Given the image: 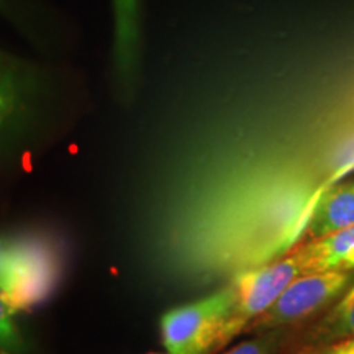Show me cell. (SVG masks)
Masks as SVG:
<instances>
[{
  "mask_svg": "<svg viewBox=\"0 0 354 354\" xmlns=\"http://www.w3.org/2000/svg\"><path fill=\"white\" fill-rule=\"evenodd\" d=\"M59 277V254L48 243L30 240L0 246V287L13 315L44 302Z\"/></svg>",
  "mask_w": 354,
  "mask_h": 354,
  "instance_id": "1",
  "label": "cell"
},
{
  "mask_svg": "<svg viewBox=\"0 0 354 354\" xmlns=\"http://www.w3.org/2000/svg\"><path fill=\"white\" fill-rule=\"evenodd\" d=\"M299 276H302V269L294 251L276 263H268L236 274L232 282L234 305L221 330L216 348L223 346L233 336L241 333L250 323L263 315Z\"/></svg>",
  "mask_w": 354,
  "mask_h": 354,
  "instance_id": "3",
  "label": "cell"
},
{
  "mask_svg": "<svg viewBox=\"0 0 354 354\" xmlns=\"http://www.w3.org/2000/svg\"><path fill=\"white\" fill-rule=\"evenodd\" d=\"M354 225V184L339 185L317 202L308 233L323 238Z\"/></svg>",
  "mask_w": 354,
  "mask_h": 354,
  "instance_id": "6",
  "label": "cell"
},
{
  "mask_svg": "<svg viewBox=\"0 0 354 354\" xmlns=\"http://www.w3.org/2000/svg\"><path fill=\"white\" fill-rule=\"evenodd\" d=\"M13 312L8 308L6 302V297H3V290L0 287V342L12 344L15 343L17 335H15V325L12 322Z\"/></svg>",
  "mask_w": 354,
  "mask_h": 354,
  "instance_id": "8",
  "label": "cell"
},
{
  "mask_svg": "<svg viewBox=\"0 0 354 354\" xmlns=\"http://www.w3.org/2000/svg\"><path fill=\"white\" fill-rule=\"evenodd\" d=\"M302 274L354 269V225L294 250Z\"/></svg>",
  "mask_w": 354,
  "mask_h": 354,
  "instance_id": "5",
  "label": "cell"
},
{
  "mask_svg": "<svg viewBox=\"0 0 354 354\" xmlns=\"http://www.w3.org/2000/svg\"><path fill=\"white\" fill-rule=\"evenodd\" d=\"M234 305L230 284L198 302L177 307L161 318L162 343L169 354H205L216 349Z\"/></svg>",
  "mask_w": 354,
  "mask_h": 354,
  "instance_id": "2",
  "label": "cell"
},
{
  "mask_svg": "<svg viewBox=\"0 0 354 354\" xmlns=\"http://www.w3.org/2000/svg\"><path fill=\"white\" fill-rule=\"evenodd\" d=\"M269 353H271V344L264 342V339H253V342L238 344V346L232 348L225 354H269Z\"/></svg>",
  "mask_w": 354,
  "mask_h": 354,
  "instance_id": "9",
  "label": "cell"
},
{
  "mask_svg": "<svg viewBox=\"0 0 354 354\" xmlns=\"http://www.w3.org/2000/svg\"><path fill=\"white\" fill-rule=\"evenodd\" d=\"M348 282L349 274L343 271L302 274L251 323V328H274L307 317L339 294Z\"/></svg>",
  "mask_w": 354,
  "mask_h": 354,
  "instance_id": "4",
  "label": "cell"
},
{
  "mask_svg": "<svg viewBox=\"0 0 354 354\" xmlns=\"http://www.w3.org/2000/svg\"><path fill=\"white\" fill-rule=\"evenodd\" d=\"M0 354H8V353H6V351H0Z\"/></svg>",
  "mask_w": 354,
  "mask_h": 354,
  "instance_id": "10",
  "label": "cell"
},
{
  "mask_svg": "<svg viewBox=\"0 0 354 354\" xmlns=\"http://www.w3.org/2000/svg\"><path fill=\"white\" fill-rule=\"evenodd\" d=\"M323 333L326 338H343L354 335V287L326 318Z\"/></svg>",
  "mask_w": 354,
  "mask_h": 354,
  "instance_id": "7",
  "label": "cell"
}]
</instances>
